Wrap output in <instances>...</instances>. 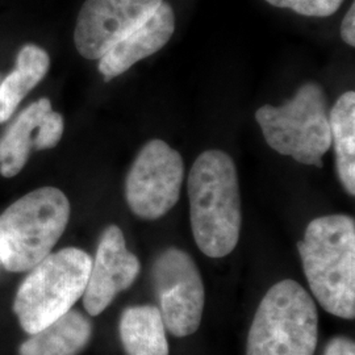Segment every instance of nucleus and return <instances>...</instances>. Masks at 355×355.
<instances>
[{
  "mask_svg": "<svg viewBox=\"0 0 355 355\" xmlns=\"http://www.w3.org/2000/svg\"><path fill=\"white\" fill-rule=\"evenodd\" d=\"M191 229L202 253L224 258L240 240L242 205L232 157L221 150L202 153L189 175Z\"/></svg>",
  "mask_w": 355,
  "mask_h": 355,
  "instance_id": "obj_1",
  "label": "nucleus"
},
{
  "mask_svg": "<svg viewBox=\"0 0 355 355\" xmlns=\"http://www.w3.org/2000/svg\"><path fill=\"white\" fill-rule=\"evenodd\" d=\"M305 278L318 304L337 318H355V223L346 215L312 220L297 242Z\"/></svg>",
  "mask_w": 355,
  "mask_h": 355,
  "instance_id": "obj_2",
  "label": "nucleus"
},
{
  "mask_svg": "<svg viewBox=\"0 0 355 355\" xmlns=\"http://www.w3.org/2000/svg\"><path fill=\"white\" fill-rule=\"evenodd\" d=\"M70 218V202L55 187H41L0 215V263L10 272H26L51 253Z\"/></svg>",
  "mask_w": 355,
  "mask_h": 355,
  "instance_id": "obj_3",
  "label": "nucleus"
},
{
  "mask_svg": "<svg viewBox=\"0 0 355 355\" xmlns=\"http://www.w3.org/2000/svg\"><path fill=\"white\" fill-rule=\"evenodd\" d=\"M92 258L78 248L51 253L29 270L13 300V313L28 334L64 316L83 296Z\"/></svg>",
  "mask_w": 355,
  "mask_h": 355,
  "instance_id": "obj_4",
  "label": "nucleus"
},
{
  "mask_svg": "<svg viewBox=\"0 0 355 355\" xmlns=\"http://www.w3.org/2000/svg\"><path fill=\"white\" fill-rule=\"evenodd\" d=\"M318 306L302 284L284 279L263 296L249 330L246 355H315Z\"/></svg>",
  "mask_w": 355,
  "mask_h": 355,
  "instance_id": "obj_5",
  "label": "nucleus"
},
{
  "mask_svg": "<svg viewBox=\"0 0 355 355\" xmlns=\"http://www.w3.org/2000/svg\"><path fill=\"white\" fill-rule=\"evenodd\" d=\"M267 145L303 165L322 167L331 146L328 98L315 82L305 83L290 102L263 105L255 112Z\"/></svg>",
  "mask_w": 355,
  "mask_h": 355,
  "instance_id": "obj_6",
  "label": "nucleus"
},
{
  "mask_svg": "<svg viewBox=\"0 0 355 355\" xmlns=\"http://www.w3.org/2000/svg\"><path fill=\"white\" fill-rule=\"evenodd\" d=\"M153 286L166 330L187 337L199 329L203 318V279L190 254L168 248L159 254L152 268Z\"/></svg>",
  "mask_w": 355,
  "mask_h": 355,
  "instance_id": "obj_7",
  "label": "nucleus"
},
{
  "mask_svg": "<svg viewBox=\"0 0 355 355\" xmlns=\"http://www.w3.org/2000/svg\"><path fill=\"white\" fill-rule=\"evenodd\" d=\"M184 179L179 153L162 140L146 142L125 179V199L133 215L158 220L178 203Z\"/></svg>",
  "mask_w": 355,
  "mask_h": 355,
  "instance_id": "obj_8",
  "label": "nucleus"
},
{
  "mask_svg": "<svg viewBox=\"0 0 355 355\" xmlns=\"http://www.w3.org/2000/svg\"><path fill=\"white\" fill-rule=\"evenodd\" d=\"M164 0H86L74 31L76 51L101 60L120 40L150 16Z\"/></svg>",
  "mask_w": 355,
  "mask_h": 355,
  "instance_id": "obj_9",
  "label": "nucleus"
},
{
  "mask_svg": "<svg viewBox=\"0 0 355 355\" xmlns=\"http://www.w3.org/2000/svg\"><path fill=\"white\" fill-rule=\"evenodd\" d=\"M140 271V261L128 250L123 230L117 225L104 229L82 296L87 313L91 316L103 313L120 292L136 282Z\"/></svg>",
  "mask_w": 355,
  "mask_h": 355,
  "instance_id": "obj_10",
  "label": "nucleus"
},
{
  "mask_svg": "<svg viewBox=\"0 0 355 355\" xmlns=\"http://www.w3.org/2000/svg\"><path fill=\"white\" fill-rule=\"evenodd\" d=\"M175 31V13L170 3L162 1L157 10L120 40L99 60V71L105 80L121 76L132 66L161 51Z\"/></svg>",
  "mask_w": 355,
  "mask_h": 355,
  "instance_id": "obj_11",
  "label": "nucleus"
},
{
  "mask_svg": "<svg viewBox=\"0 0 355 355\" xmlns=\"http://www.w3.org/2000/svg\"><path fill=\"white\" fill-rule=\"evenodd\" d=\"M92 337V324L80 311L70 309L64 316L31 334L20 345L19 355H78Z\"/></svg>",
  "mask_w": 355,
  "mask_h": 355,
  "instance_id": "obj_12",
  "label": "nucleus"
},
{
  "mask_svg": "<svg viewBox=\"0 0 355 355\" xmlns=\"http://www.w3.org/2000/svg\"><path fill=\"white\" fill-rule=\"evenodd\" d=\"M119 333L127 355H168L165 322L158 306L133 305L124 309Z\"/></svg>",
  "mask_w": 355,
  "mask_h": 355,
  "instance_id": "obj_13",
  "label": "nucleus"
},
{
  "mask_svg": "<svg viewBox=\"0 0 355 355\" xmlns=\"http://www.w3.org/2000/svg\"><path fill=\"white\" fill-rule=\"evenodd\" d=\"M51 111L49 99H40L28 105L0 139V174L4 178L17 175L26 166L29 153L35 149L40 127Z\"/></svg>",
  "mask_w": 355,
  "mask_h": 355,
  "instance_id": "obj_14",
  "label": "nucleus"
},
{
  "mask_svg": "<svg viewBox=\"0 0 355 355\" xmlns=\"http://www.w3.org/2000/svg\"><path fill=\"white\" fill-rule=\"evenodd\" d=\"M51 66L48 53L37 45H26L17 55L16 67L0 82V123L7 121L28 92L46 76Z\"/></svg>",
  "mask_w": 355,
  "mask_h": 355,
  "instance_id": "obj_15",
  "label": "nucleus"
},
{
  "mask_svg": "<svg viewBox=\"0 0 355 355\" xmlns=\"http://www.w3.org/2000/svg\"><path fill=\"white\" fill-rule=\"evenodd\" d=\"M331 144L338 179L345 191L355 195V92L343 94L329 112Z\"/></svg>",
  "mask_w": 355,
  "mask_h": 355,
  "instance_id": "obj_16",
  "label": "nucleus"
},
{
  "mask_svg": "<svg viewBox=\"0 0 355 355\" xmlns=\"http://www.w3.org/2000/svg\"><path fill=\"white\" fill-rule=\"evenodd\" d=\"M278 8H288L293 12L309 17H327L337 12L343 0H266Z\"/></svg>",
  "mask_w": 355,
  "mask_h": 355,
  "instance_id": "obj_17",
  "label": "nucleus"
},
{
  "mask_svg": "<svg viewBox=\"0 0 355 355\" xmlns=\"http://www.w3.org/2000/svg\"><path fill=\"white\" fill-rule=\"evenodd\" d=\"M64 123L62 114L51 111L48 112L35 141L36 150H45L57 146L64 136Z\"/></svg>",
  "mask_w": 355,
  "mask_h": 355,
  "instance_id": "obj_18",
  "label": "nucleus"
},
{
  "mask_svg": "<svg viewBox=\"0 0 355 355\" xmlns=\"http://www.w3.org/2000/svg\"><path fill=\"white\" fill-rule=\"evenodd\" d=\"M324 355H355V345L347 337H334L325 347Z\"/></svg>",
  "mask_w": 355,
  "mask_h": 355,
  "instance_id": "obj_19",
  "label": "nucleus"
},
{
  "mask_svg": "<svg viewBox=\"0 0 355 355\" xmlns=\"http://www.w3.org/2000/svg\"><path fill=\"white\" fill-rule=\"evenodd\" d=\"M341 38L350 46H355V4L345 15L341 23Z\"/></svg>",
  "mask_w": 355,
  "mask_h": 355,
  "instance_id": "obj_20",
  "label": "nucleus"
}]
</instances>
